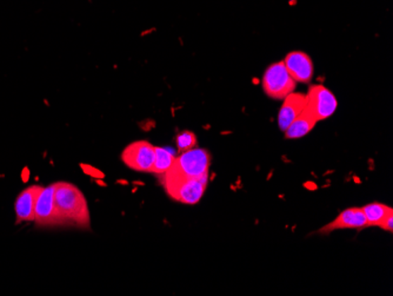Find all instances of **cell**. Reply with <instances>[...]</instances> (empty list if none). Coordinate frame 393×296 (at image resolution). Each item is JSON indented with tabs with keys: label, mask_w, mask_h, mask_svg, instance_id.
<instances>
[{
	"label": "cell",
	"mask_w": 393,
	"mask_h": 296,
	"mask_svg": "<svg viewBox=\"0 0 393 296\" xmlns=\"http://www.w3.org/2000/svg\"><path fill=\"white\" fill-rule=\"evenodd\" d=\"M209 177L193 179L169 169L162 177V184L174 200L184 204H195L205 194Z\"/></svg>",
	"instance_id": "2"
},
{
	"label": "cell",
	"mask_w": 393,
	"mask_h": 296,
	"mask_svg": "<svg viewBox=\"0 0 393 296\" xmlns=\"http://www.w3.org/2000/svg\"><path fill=\"white\" fill-rule=\"evenodd\" d=\"M155 151H156V154H155V162H153L151 172L157 174V175H163L172 167L176 158L172 153H170L165 148L156 146Z\"/></svg>",
	"instance_id": "14"
},
{
	"label": "cell",
	"mask_w": 393,
	"mask_h": 296,
	"mask_svg": "<svg viewBox=\"0 0 393 296\" xmlns=\"http://www.w3.org/2000/svg\"><path fill=\"white\" fill-rule=\"evenodd\" d=\"M306 105V96L303 93H292L283 100V105L278 114V125L282 131H285L289 125L301 114Z\"/></svg>",
	"instance_id": "10"
},
{
	"label": "cell",
	"mask_w": 393,
	"mask_h": 296,
	"mask_svg": "<svg viewBox=\"0 0 393 296\" xmlns=\"http://www.w3.org/2000/svg\"><path fill=\"white\" fill-rule=\"evenodd\" d=\"M364 213L365 218L368 222V228L370 227H380L382 221L385 220L389 214H393V209L382 203H370L361 208Z\"/></svg>",
	"instance_id": "13"
},
{
	"label": "cell",
	"mask_w": 393,
	"mask_h": 296,
	"mask_svg": "<svg viewBox=\"0 0 393 296\" xmlns=\"http://www.w3.org/2000/svg\"><path fill=\"white\" fill-rule=\"evenodd\" d=\"M155 148L147 141L131 143L125 148L121 158L128 168L135 172H151L155 162Z\"/></svg>",
	"instance_id": "6"
},
{
	"label": "cell",
	"mask_w": 393,
	"mask_h": 296,
	"mask_svg": "<svg viewBox=\"0 0 393 296\" xmlns=\"http://www.w3.org/2000/svg\"><path fill=\"white\" fill-rule=\"evenodd\" d=\"M80 167H82L83 170H84V172L87 174V175L96 177V179H103L104 177L103 172H99L98 169L92 168V167H90V165H82Z\"/></svg>",
	"instance_id": "16"
},
{
	"label": "cell",
	"mask_w": 393,
	"mask_h": 296,
	"mask_svg": "<svg viewBox=\"0 0 393 296\" xmlns=\"http://www.w3.org/2000/svg\"><path fill=\"white\" fill-rule=\"evenodd\" d=\"M318 122L313 117V114L305 107L301 114L294 119L289 128L285 130V137L289 139H297L308 135L315 128Z\"/></svg>",
	"instance_id": "12"
},
{
	"label": "cell",
	"mask_w": 393,
	"mask_h": 296,
	"mask_svg": "<svg viewBox=\"0 0 393 296\" xmlns=\"http://www.w3.org/2000/svg\"><path fill=\"white\" fill-rule=\"evenodd\" d=\"M262 90L273 100H284L294 93L297 83L291 77L284 61L270 65L262 76Z\"/></svg>",
	"instance_id": "3"
},
{
	"label": "cell",
	"mask_w": 393,
	"mask_h": 296,
	"mask_svg": "<svg viewBox=\"0 0 393 296\" xmlns=\"http://www.w3.org/2000/svg\"><path fill=\"white\" fill-rule=\"evenodd\" d=\"M176 144L179 153H185L195 149V146H197V137L192 131H183L176 137Z\"/></svg>",
	"instance_id": "15"
},
{
	"label": "cell",
	"mask_w": 393,
	"mask_h": 296,
	"mask_svg": "<svg viewBox=\"0 0 393 296\" xmlns=\"http://www.w3.org/2000/svg\"><path fill=\"white\" fill-rule=\"evenodd\" d=\"M306 96V109L313 117L319 121H325L336 112L338 102L332 91L322 84H315L308 89Z\"/></svg>",
	"instance_id": "5"
},
{
	"label": "cell",
	"mask_w": 393,
	"mask_h": 296,
	"mask_svg": "<svg viewBox=\"0 0 393 296\" xmlns=\"http://www.w3.org/2000/svg\"><path fill=\"white\" fill-rule=\"evenodd\" d=\"M210 163L211 156L209 151L204 149H191L181 153V156L174 160V163L170 169L181 175L202 179L209 177Z\"/></svg>",
	"instance_id": "4"
},
{
	"label": "cell",
	"mask_w": 393,
	"mask_h": 296,
	"mask_svg": "<svg viewBox=\"0 0 393 296\" xmlns=\"http://www.w3.org/2000/svg\"><path fill=\"white\" fill-rule=\"evenodd\" d=\"M54 187H56V183L51 184L47 188H44L37 200L35 221L37 222V225H42V227L63 225V221H61L56 204H54Z\"/></svg>",
	"instance_id": "7"
},
{
	"label": "cell",
	"mask_w": 393,
	"mask_h": 296,
	"mask_svg": "<svg viewBox=\"0 0 393 296\" xmlns=\"http://www.w3.org/2000/svg\"><path fill=\"white\" fill-rule=\"evenodd\" d=\"M283 61L285 68L296 83L308 84L311 82L315 66L311 57L308 54L301 51H292L287 54Z\"/></svg>",
	"instance_id": "8"
},
{
	"label": "cell",
	"mask_w": 393,
	"mask_h": 296,
	"mask_svg": "<svg viewBox=\"0 0 393 296\" xmlns=\"http://www.w3.org/2000/svg\"><path fill=\"white\" fill-rule=\"evenodd\" d=\"M379 228H382V230H386V232H393V214H389L387 218L382 221V225Z\"/></svg>",
	"instance_id": "17"
},
{
	"label": "cell",
	"mask_w": 393,
	"mask_h": 296,
	"mask_svg": "<svg viewBox=\"0 0 393 296\" xmlns=\"http://www.w3.org/2000/svg\"><path fill=\"white\" fill-rule=\"evenodd\" d=\"M54 204L63 225H75L90 228V211L82 191L71 183H56Z\"/></svg>",
	"instance_id": "1"
},
{
	"label": "cell",
	"mask_w": 393,
	"mask_h": 296,
	"mask_svg": "<svg viewBox=\"0 0 393 296\" xmlns=\"http://www.w3.org/2000/svg\"><path fill=\"white\" fill-rule=\"evenodd\" d=\"M42 187H30L24 190L16 201V215L17 221H35V211L40 193L43 191Z\"/></svg>",
	"instance_id": "11"
},
{
	"label": "cell",
	"mask_w": 393,
	"mask_h": 296,
	"mask_svg": "<svg viewBox=\"0 0 393 296\" xmlns=\"http://www.w3.org/2000/svg\"><path fill=\"white\" fill-rule=\"evenodd\" d=\"M368 228V222L365 218L364 213L361 208H349L341 211L332 222L322 227L319 232L329 234L339 229H361Z\"/></svg>",
	"instance_id": "9"
}]
</instances>
